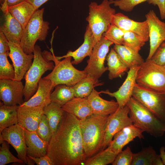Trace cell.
Returning <instances> with one entry per match:
<instances>
[{
	"label": "cell",
	"instance_id": "2",
	"mask_svg": "<svg viewBox=\"0 0 165 165\" xmlns=\"http://www.w3.org/2000/svg\"><path fill=\"white\" fill-rule=\"evenodd\" d=\"M108 116L93 114L80 119L83 145L87 159L101 151Z\"/></svg>",
	"mask_w": 165,
	"mask_h": 165
},
{
	"label": "cell",
	"instance_id": "22",
	"mask_svg": "<svg viewBox=\"0 0 165 165\" xmlns=\"http://www.w3.org/2000/svg\"><path fill=\"white\" fill-rule=\"evenodd\" d=\"M98 92L94 89L87 97L88 100L93 114L102 116H108L115 112L119 108L117 102L113 100H105L101 97Z\"/></svg>",
	"mask_w": 165,
	"mask_h": 165
},
{
	"label": "cell",
	"instance_id": "36",
	"mask_svg": "<svg viewBox=\"0 0 165 165\" xmlns=\"http://www.w3.org/2000/svg\"><path fill=\"white\" fill-rule=\"evenodd\" d=\"M7 53L0 54V79L14 80L15 73L13 65L9 62Z\"/></svg>",
	"mask_w": 165,
	"mask_h": 165
},
{
	"label": "cell",
	"instance_id": "10",
	"mask_svg": "<svg viewBox=\"0 0 165 165\" xmlns=\"http://www.w3.org/2000/svg\"><path fill=\"white\" fill-rule=\"evenodd\" d=\"M102 35L94 46L84 70L87 76L98 79L108 70L104 63L110 46L113 44Z\"/></svg>",
	"mask_w": 165,
	"mask_h": 165
},
{
	"label": "cell",
	"instance_id": "30",
	"mask_svg": "<svg viewBox=\"0 0 165 165\" xmlns=\"http://www.w3.org/2000/svg\"><path fill=\"white\" fill-rule=\"evenodd\" d=\"M65 112L62 107L52 102L44 108V114L47 119L52 135L58 129Z\"/></svg>",
	"mask_w": 165,
	"mask_h": 165
},
{
	"label": "cell",
	"instance_id": "18",
	"mask_svg": "<svg viewBox=\"0 0 165 165\" xmlns=\"http://www.w3.org/2000/svg\"><path fill=\"white\" fill-rule=\"evenodd\" d=\"M144 131L133 124L126 126L118 132L113 137L108 147L114 153L118 154L126 145L133 141L136 138H144Z\"/></svg>",
	"mask_w": 165,
	"mask_h": 165
},
{
	"label": "cell",
	"instance_id": "34",
	"mask_svg": "<svg viewBox=\"0 0 165 165\" xmlns=\"http://www.w3.org/2000/svg\"><path fill=\"white\" fill-rule=\"evenodd\" d=\"M156 154L152 147L144 148L140 151L133 153L131 165H152Z\"/></svg>",
	"mask_w": 165,
	"mask_h": 165
},
{
	"label": "cell",
	"instance_id": "50",
	"mask_svg": "<svg viewBox=\"0 0 165 165\" xmlns=\"http://www.w3.org/2000/svg\"><path fill=\"white\" fill-rule=\"evenodd\" d=\"M27 164L33 165L35 163L34 161L28 156H27Z\"/></svg>",
	"mask_w": 165,
	"mask_h": 165
},
{
	"label": "cell",
	"instance_id": "35",
	"mask_svg": "<svg viewBox=\"0 0 165 165\" xmlns=\"http://www.w3.org/2000/svg\"><path fill=\"white\" fill-rule=\"evenodd\" d=\"M123 45L139 52L146 42L140 36L133 32L124 31Z\"/></svg>",
	"mask_w": 165,
	"mask_h": 165
},
{
	"label": "cell",
	"instance_id": "41",
	"mask_svg": "<svg viewBox=\"0 0 165 165\" xmlns=\"http://www.w3.org/2000/svg\"><path fill=\"white\" fill-rule=\"evenodd\" d=\"M148 0H110L111 4L124 11L129 12L132 11L135 6Z\"/></svg>",
	"mask_w": 165,
	"mask_h": 165
},
{
	"label": "cell",
	"instance_id": "43",
	"mask_svg": "<svg viewBox=\"0 0 165 165\" xmlns=\"http://www.w3.org/2000/svg\"><path fill=\"white\" fill-rule=\"evenodd\" d=\"M9 41L2 32L0 31V54L7 53L10 51Z\"/></svg>",
	"mask_w": 165,
	"mask_h": 165
},
{
	"label": "cell",
	"instance_id": "21",
	"mask_svg": "<svg viewBox=\"0 0 165 165\" xmlns=\"http://www.w3.org/2000/svg\"><path fill=\"white\" fill-rule=\"evenodd\" d=\"M96 44L93 33L88 24L86 28L82 44L75 51L69 50L66 55L62 57H56L57 59L60 60L62 58L71 57L74 59L72 61V64H78L86 57L90 56Z\"/></svg>",
	"mask_w": 165,
	"mask_h": 165
},
{
	"label": "cell",
	"instance_id": "15",
	"mask_svg": "<svg viewBox=\"0 0 165 165\" xmlns=\"http://www.w3.org/2000/svg\"><path fill=\"white\" fill-rule=\"evenodd\" d=\"M9 45L8 56L13 62L15 70L14 80H21L32 64L34 54L25 53L19 44L9 42Z\"/></svg>",
	"mask_w": 165,
	"mask_h": 165
},
{
	"label": "cell",
	"instance_id": "14",
	"mask_svg": "<svg viewBox=\"0 0 165 165\" xmlns=\"http://www.w3.org/2000/svg\"><path fill=\"white\" fill-rule=\"evenodd\" d=\"M149 31L150 50L146 59L150 60L160 45L165 40V22L151 10L145 16Z\"/></svg>",
	"mask_w": 165,
	"mask_h": 165
},
{
	"label": "cell",
	"instance_id": "46",
	"mask_svg": "<svg viewBox=\"0 0 165 165\" xmlns=\"http://www.w3.org/2000/svg\"><path fill=\"white\" fill-rule=\"evenodd\" d=\"M28 156L32 159L37 165H54L50 157L47 155L39 157Z\"/></svg>",
	"mask_w": 165,
	"mask_h": 165
},
{
	"label": "cell",
	"instance_id": "28",
	"mask_svg": "<svg viewBox=\"0 0 165 165\" xmlns=\"http://www.w3.org/2000/svg\"><path fill=\"white\" fill-rule=\"evenodd\" d=\"M108 78L110 80L121 78L129 69L122 62L114 48H112L106 57Z\"/></svg>",
	"mask_w": 165,
	"mask_h": 165
},
{
	"label": "cell",
	"instance_id": "33",
	"mask_svg": "<svg viewBox=\"0 0 165 165\" xmlns=\"http://www.w3.org/2000/svg\"><path fill=\"white\" fill-rule=\"evenodd\" d=\"M117 154L113 152L108 147L93 156L87 159L84 165H106L112 163Z\"/></svg>",
	"mask_w": 165,
	"mask_h": 165
},
{
	"label": "cell",
	"instance_id": "16",
	"mask_svg": "<svg viewBox=\"0 0 165 165\" xmlns=\"http://www.w3.org/2000/svg\"><path fill=\"white\" fill-rule=\"evenodd\" d=\"M139 67L140 66H134L129 69L125 81L118 90L111 92L107 90L101 91V93L107 94L111 97H115L118 104V108H123L132 97Z\"/></svg>",
	"mask_w": 165,
	"mask_h": 165
},
{
	"label": "cell",
	"instance_id": "23",
	"mask_svg": "<svg viewBox=\"0 0 165 165\" xmlns=\"http://www.w3.org/2000/svg\"><path fill=\"white\" fill-rule=\"evenodd\" d=\"M4 21L0 26L3 33L9 42L20 44L24 29L20 23L7 10L3 12Z\"/></svg>",
	"mask_w": 165,
	"mask_h": 165
},
{
	"label": "cell",
	"instance_id": "51",
	"mask_svg": "<svg viewBox=\"0 0 165 165\" xmlns=\"http://www.w3.org/2000/svg\"><path fill=\"white\" fill-rule=\"evenodd\" d=\"M163 66L164 67V68H165V65H164V66Z\"/></svg>",
	"mask_w": 165,
	"mask_h": 165
},
{
	"label": "cell",
	"instance_id": "11",
	"mask_svg": "<svg viewBox=\"0 0 165 165\" xmlns=\"http://www.w3.org/2000/svg\"><path fill=\"white\" fill-rule=\"evenodd\" d=\"M129 111L126 105L123 108H118L115 112L109 115L101 150L108 146L115 134L124 127L133 124L129 116Z\"/></svg>",
	"mask_w": 165,
	"mask_h": 165
},
{
	"label": "cell",
	"instance_id": "1",
	"mask_svg": "<svg viewBox=\"0 0 165 165\" xmlns=\"http://www.w3.org/2000/svg\"><path fill=\"white\" fill-rule=\"evenodd\" d=\"M46 155L54 165H84L87 158L79 119L65 112L49 143Z\"/></svg>",
	"mask_w": 165,
	"mask_h": 165
},
{
	"label": "cell",
	"instance_id": "5",
	"mask_svg": "<svg viewBox=\"0 0 165 165\" xmlns=\"http://www.w3.org/2000/svg\"><path fill=\"white\" fill-rule=\"evenodd\" d=\"M44 8L36 10L24 30L20 45L27 54L33 53L35 44L44 41L50 29L49 23L43 19Z\"/></svg>",
	"mask_w": 165,
	"mask_h": 165
},
{
	"label": "cell",
	"instance_id": "27",
	"mask_svg": "<svg viewBox=\"0 0 165 165\" xmlns=\"http://www.w3.org/2000/svg\"><path fill=\"white\" fill-rule=\"evenodd\" d=\"M113 48L129 69L134 66H140L145 61L138 52L130 47L123 45H115Z\"/></svg>",
	"mask_w": 165,
	"mask_h": 165
},
{
	"label": "cell",
	"instance_id": "49",
	"mask_svg": "<svg viewBox=\"0 0 165 165\" xmlns=\"http://www.w3.org/2000/svg\"><path fill=\"white\" fill-rule=\"evenodd\" d=\"M165 148L164 147H162L160 149V156L162 160L163 165H165Z\"/></svg>",
	"mask_w": 165,
	"mask_h": 165
},
{
	"label": "cell",
	"instance_id": "31",
	"mask_svg": "<svg viewBox=\"0 0 165 165\" xmlns=\"http://www.w3.org/2000/svg\"><path fill=\"white\" fill-rule=\"evenodd\" d=\"M75 97L72 86L60 84L55 87L50 95L51 102L62 107Z\"/></svg>",
	"mask_w": 165,
	"mask_h": 165
},
{
	"label": "cell",
	"instance_id": "47",
	"mask_svg": "<svg viewBox=\"0 0 165 165\" xmlns=\"http://www.w3.org/2000/svg\"><path fill=\"white\" fill-rule=\"evenodd\" d=\"M48 0H26L31 4L36 10Z\"/></svg>",
	"mask_w": 165,
	"mask_h": 165
},
{
	"label": "cell",
	"instance_id": "32",
	"mask_svg": "<svg viewBox=\"0 0 165 165\" xmlns=\"http://www.w3.org/2000/svg\"><path fill=\"white\" fill-rule=\"evenodd\" d=\"M103 84V83L100 82L98 79L87 76L72 86L75 97H87L95 87Z\"/></svg>",
	"mask_w": 165,
	"mask_h": 165
},
{
	"label": "cell",
	"instance_id": "7",
	"mask_svg": "<svg viewBox=\"0 0 165 165\" xmlns=\"http://www.w3.org/2000/svg\"><path fill=\"white\" fill-rule=\"evenodd\" d=\"M42 53L40 47L35 45L32 64L24 77L25 84L24 93L25 101H28L36 92L39 81L43 75L47 71L52 70L54 67L53 62L46 60L43 57Z\"/></svg>",
	"mask_w": 165,
	"mask_h": 165
},
{
	"label": "cell",
	"instance_id": "48",
	"mask_svg": "<svg viewBox=\"0 0 165 165\" xmlns=\"http://www.w3.org/2000/svg\"><path fill=\"white\" fill-rule=\"evenodd\" d=\"M160 155L156 154L152 161V165H163Z\"/></svg>",
	"mask_w": 165,
	"mask_h": 165
},
{
	"label": "cell",
	"instance_id": "24",
	"mask_svg": "<svg viewBox=\"0 0 165 165\" xmlns=\"http://www.w3.org/2000/svg\"><path fill=\"white\" fill-rule=\"evenodd\" d=\"M25 143L27 146V155L39 157L47 154L49 142L41 139L35 131L25 128Z\"/></svg>",
	"mask_w": 165,
	"mask_h": 165
},
{
	"label": "cell",
	"instance_id": "40",
	"mask_svg": "<svg viewBox=\"0 0 165 165\" xmlns=\"http://www.w3.org/2000/svg\"><path fill=\"white\" fill-rule=\"evenodd\" d=\"M133 154L130 148L128 146L117 155L112 164V165H131Z\"/></svg>",
	"mask_w": 165,
	"mask_h": 165
},
{
	"label": "cell",
	"instance_id": "4",
	"mask_svg": "<svg viewBox=\"0 0 165 165\" xmlns=\"http://www.w3.org/2000/svg\"><path fill=\"white\" fill-rule=\"evenodd\" d=\"M126 105L134 125L156 138L164 134L165 124L134 97L132 96Z\"/></svg>",
	"mask_w": 165,
	"mask_h": 165
},
{
	"label": "cell",
	"instance_id": "44",
	"mask_svg": "<svg viewBox=\"0 0 165 165\" xmlns=\"http://www.w3.org/2000/svg\"><path fill=\"white\" fill-rule=\"evenodd\" d=\"M149 4L157 5L159 9L161 19L165 20V0H148Z\"/></svg>",
	"mask_w": 165,
	"mask_h": 165
},
{
	"label": "cell",
	"instance_id": "25",
	"mask_svg": "<svg viewBox=\"0 0 165 165\" xmlns=\"http://www.w3.org/2000/svg\"><path fill=\"white\" fill-rule=\"evenodd\" d=\"M62 108L65 112L75 116L80 120L93 114L87 97H74Z\"/></svg>",
	"mask_w": 165,
	"mask_h": 165
},
{
	"label": "cell",
	"instance_id": "45",
	"mask_svg": "<svg viewBox=\"0 0 165 165\" xmlns=\"http://www.w3.org/2000/svg\"><path fill=\"white\" fill-rule=\"evenodd\" d=\"M26 0H0V9L3 12L7 10L8 7L18 4Z\"/></svg>",
	"mask_w": 165,
	"mask_h": 165
},
{
	"label": "cell",
	"instance_id": "20",
	"mask_svg": "<svg viewBox=\"0 0 165 165\" xmlns=\"http://www.w3.org/2000/svg\"><path fill=\"white\" fill-rule=\"evenodd\" d=\"M53 88L51 81L45 77L39 81L37 90L28 101L20 106L44 108L51 103L50 95Z\"/></svg>",
	"mask_w": 165,
	"mask_h": 165
},
{
	"label": "cell",
	"instance_id": "3",
	"mask_svg": "<svg viewBox=\"0 0 165 165\" xmlns=\"http://www.w3.org/2000/svg\"><path fill=\"white\" fill-rule=\"evenodd\" d=\"M51 51L52 54L46 50H44L42 53L46 60L48 61H53L55 63L52 71L45 77L51 81L53 89L60 84L73 86L87 76L84 70H79L73 66L71 61V57H67L63 60L60 61L54 55L52 48Z\"/></svg>",
	"mask_w": 165,
	"mask_h": 165
},
{
	"label": "cell",
	"instance_id": "37",
	"mask_svg": "<svg viewBox=\"0 0 165 165\" xmlns=\"http://www.w3.org/2000/svg\"><path fill=\"white\" fill-rule=\"evenodd\" d=\"M124 33L123 30L111 24L103 35L115 45H122Z\"/></svg>",
	"mask_w": 165,
	"mask_h": 165
},
{
	"label": "cell",
	"instance_id": "29",
	"mask_svg": "<svg viewBox=\"0 0 165 165\" xmlns=\"http://www.w3.org/2000/svg\"><path fill=\"white\" fill-rule=\"evenodd\" d=\"M19 105L9 106L0 102V134L6 128L18 124Z\"/></svg>",
	"mask_w": 165,
	"mask_h": 165
},
{
	"label": "cell",
	"instance_id": "39",
	"mask_svg": "<svg viewBox=\"0 0 165 165\" xmlns=\"http://www.w3.org/2000/svg\"><path fill=\"white\" fill-rule=\"evenodd\" d=\"M36 132L41 139L49 143L52 133L47 119L44 114L41 116Z\"/></svg>",
	"mask_w": 165,
	"mask_h": 165
},
{
	"label": "cell",
	"instance_id": "42",
	"mask_svg": "<svg viewBox=\"0 0 165 165\" xmlns=\"http://www.w3.org/2000/svg\"><path fill=\"white\" fill-rule=\"evenodd\" d=\"M151 60L160 65H165V40L158 47Z\"/></svg>",
	"mask_w": 165,
	"mask_h": 165
},
{
	"label": "cell",
	"instance_id": "9",
	"mask_svg": "<svg viewBox=\"0 0 165 165\" xmlns=\"http://www.w3.org/2000/svg\"><path fill=\"white\" fill-rule=\"evenodd\" d=\"M132 96L165 124V93L152 91L136 83Z\"/></svg>",
	"mask_w": 165,
	"mask_h": 165
},
{
	"label": "cell",
	"instance_id": "8",
	"mask_svg": "<svg viewBox=\"0 0 165 165\" xmlns=\"http://www.w3.org/2000/svg\"><path fill=\"white\" fill-rule=\"evenodd\" d=\"M136 82L152 91L165 93V69L151 59H146L140 66Z\"/></svg>",
	"mask_w": 165,
	"mask_h": 165
},
{
	"label": "cell",
	"instance_id": "6",
	"mask_svg": "<svg viewBox=\"0 0 165 165\" xmlns=\"http://www.w3.org/2000/svg\"><path fill=\"white\" fill-rule=\"evenodd\" d=\"M108 0H103L99 5L95 2L89 5V13L86 20L94 35L96 43L111 24L116 10L110 6Z\"/></svg>",
	"mask_w": 165,
	"mask_h": 165
},
{
	"label": "cell",
	"instance_id": "19",
	"mask_svg": "<svg viewBox=\"0 0 165 165\" xmlns=\"http://www.w3.org/2000/svg\"><path fill=\"white\" fill-rule=\"evenodd\" d=\"M44 108L19 106L18 109V124L25 129L36 131Z\"/></svg>",
	"mask_w": 165,
	"mask_h": 165
},
{
	"label": "cell",
	"instance_id": "13",
	"mask_svg": "<svg viewBox=\"0 0 165 165\" xmlns=\"http://www.w3.org/2000/svg\"><path fill=\"white\" fill-rule=\"evenodd\" d=\"M24 85L21 80L0 79V99L6 105L20 106L24 102Z\"/></svg>",
	"mask_w": 165,
	"mask_h": 165
},
{
	"label": "cell",
	"instance_id": "26",
	"mask_svg": "<svg viewBox=\"0 0 165 165\" xmlns=\"http://www.w3.org/2000/svg\"><path fill=\"white\" fill-rule=\"evenodd\" d=\"M7 10L20 24L24 29L36 10L27 1L8 7Z\"/></svg>",
	"mask_w": 165,
	"mask_h": 165
},
{
	"label": "cell",
	"instance_id": "38",
	"mask_svg": "<svg viewBox=\"0 0 165 165\" xmlns=\"http://www.w3.org/2000/svg\"><path fill=\"white\" fill-rule=\"evenodd\" d=\"M3 141L0 148V165H5L11 163L24 164V162L13 155L9 150L8 143Z\"/></svg>",
	"mask_w": 165,
	"mask_h": 165
},
{
	"label": "cell",
	"instance_id": "12",
	"mask_svg": "<svg viewBox=\"0 0 165 165\" xmlns=\"http://www.w3.org/2000/svg\"><path fill=\"white\" fill-rule=\"evenodd\" d=\"M3 141L10 144L16 152L18 158L27 164L24 128L18 124L6 128L0 134V143Z\"/></svg>",
	"mask_w": 165,
	"mask_h": 165
},
{
	"label": "cell",
	"instance_id": "17",
	"mask_svg": "<svg viewBox=\"0 0 165 165\" xmlns=\"http://www.w3.org/2000/svg\"><path fill=\"white\" fill-rule=\"evenodd\" d=\"M125 31L135 33L141 36L146 42L149 39L148 27L146 20L138 22L133 20L121 13H115L111 24Z\"/></svg>",
	"mask_w": 165,
	"mask_h": 165
}]
</instances>
